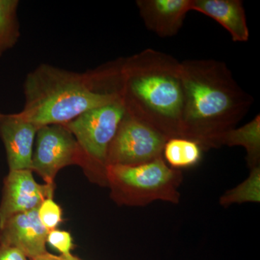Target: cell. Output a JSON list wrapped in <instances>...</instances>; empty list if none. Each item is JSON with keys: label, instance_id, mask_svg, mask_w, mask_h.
Listing matches in <instances>:
<instances>
[{"label": "cell", "instance_id": "cell-1", "mask_svg": "<svg viewBox=\"0 0 260 260\" xmlns=\"http://www.w3.org/2000/svg\"><path fill=\"white\" fill-rule=\"evenodd\" d=\"M181 77L184 95L181 137L194 140L203 151L218 148L219 138L247 114L253 98L222 61H181Z\"/></svg>", "mask_w": 260, "mask_h": 260}, {"label": "cell", "instance_id": "cell-2", "mask_svg": "<svg viewBox=\"0 0 260 260\" xmlns=\"http://www.w3.org/2000/svg\"><path fill=\"white\" fill-rule=\"evenodd\" d=\"M116 89L126 113L167 138L181 137V61L153 49L116 61Z\"/></svg>", "mask_w": 260, "mask_h": 260}, {"label": "cell", "instance_id": "cell-3", "mask_svg": "<svg viewBox=\"0 0 260 260\" xmlns=\"http://www.w3.org/2000/svg\"><path fill=\"white\" fill-rule=\"evenodd\" d=\"M23 92L25 105L18 114L39 128L67 124L89 110L121 102L105 67L75 73L42 64L27 75Z\"/></svg>", "mask_w": 260, "mask_h": 260}, {"label": "cell", "instance_id": "cell-4", "mask_svg": "<svg viewBox=\"0 0 260 260\" xmlns=\"http://www.w3.org/2000/svg\"><path fill=\"white\" fill-rule=\"evenodd\" d=\"M106 176L113 198L120 204L144 207L155 201H180L183 173L162 157L137 166H108Z\"/></svg>", "mask_w": 260, "mask_h": 260}, {"label": "cell", "instance_id": "cell-5", "mask_svg": "<svg viewBox=\"0 0 260 260\" xmlns=\"http://www.w3.org/2000/svg\"><path fill=\"white\" fill-rule=\"evenodd\" d=\"M125 115L124 104L117 102L89 110L64 124L90 162L94 179L102 184H107L108 150Z\"/></svg>", "mask_w": 260, "mask_h": 260}, {"label": "cell", "instance_id": "cell-6", "mask_svg": "<svg viewBox=\"0 0 260 260\" xmlns=\"http://www.w3.org/2000/svg\"><path fill=\"white\" fill-rule=\"evenodd\" d=\"M37 148L32 155V172L54 185L60 169L73 164H84L92 172L90 162L75 137L64 124L41 126L37 133Z\"/></svg>", "mask_w": 260, "mask_h": 260}, {"label": "cell", "instance_id": "cell-7", "mask_svg": "<svg viewBox=\"0 0 260 260\" xmlns=\"http://www.w3.org/2000/svg\"><path fill=\"white\" fill-rule=\"evenodd\" d=\"M169 138L158 130L126 114L113 139L108 166H137L162 157Z\"/></svg>", "mask_w": 260, "mask_h": 260}, {"label": "cell", "instance_id": "cell-8", "mask_svg": "<svg viewBox=\"0 0 260 260\" xmlns=\"http://www.w3.org/2000/svg\"><path fill=\"white\" fill-rule=\"evenodd\" d=\"M54 184H39L31 170L11 171L4 181L0 203V226L15 214L39 208L54 197Z\"/></svg>", "mask_w": 260, "mask_h": 260}, {"label": "cell", "instance_id": "cell-9", "mask_svg": "<svg viewBox=\"0 0 260 260\" xmlns=\"http://www.w3.org/2000/svg\"><path fill=\"white\" fill-rule=\"evenodd\" d=\"M38 210L15 214L0 226V245L15 248L34 259L47 252L49 232L41 223Z\"/></svg>", "mask_w": 260, "mask_h": 260}, {"label": "cell", "instance_id": "cell-10", "mask_svg": "<svg viewBox=\"0 0 260 260\" xmlns=\"http://www.w3.org/2000/svg\"><path fill=\"white\" fill-rule=\"evenodd\" d=\"M38 129L18 113H0V138L6 150L10 172L32 171V148Z\"/></svg>", "mask_w": 260, "mask_h": 260}, {"label": "cell", "instance_id": "cell-11", "mask_svg": "<svg viewBox=\"0 0 260 260\" xmlns=\"http://www.w3.org/2000/svg\"><path fill=\"white\" fill-rule=\"evenodd\" d=\"M192 0H138L145 26L160 38L174 37L182 28Z\"/></svg>", "mask_w": 260, "mask_h": 260}, {"label": "cell", "instance_id": "cell-12", "mask_svg": "<svg viewBox=\"0 0 260 260\" xmlns=\"http://www.w3.org/2000/svg\"><path fill=\"white\" fill-rule=\"evenodd\" d=\"M191 10L216 21L230 34L234 42H246L249 30L241 0H192Z\"/></svg>", "mask_w": 260, "mask_h": 260}, {"label": "cell", "instance_id": "cell-13", "mask_svg": "<svg viewBox=\"0 0 260 260\" xmlns=\"http://www.w3.org/2000/svg\"><path fill=\"white\" fill-rule=\"evenodd\" d=\"M222 146L243 147L246 150V164L249 169L260 167L259 114L244 125L225 132L217 144L218 148Z\"/></svg>", "mask_w": 260, "mask_h": 260}, {"label": "cell", "instance_id": "cell-14", "mask_svg": "<svg viewBox=\"0 0 260 260\" xmlns=\"http://www.w3.org/2000/svg\"><path fill=\"white\" fill-rule=\"evenodd\" d=\"M203 152V148L194 140L177 137L167 140L162 150V158L172 169L181 171L199 164Z\"/></svg>", "mask_w": 260, "mask_h": 260}, {"label": "cell", "instance_id": "cell-15", "mask_svg": "<svg viewBox=\"0 0 260 260\" xmlns=\"http://www.w3.org/2000/svg\"><path fill=\"white\" fill-rule=\"evenodd\" d=\"M18 0H0V56L12 49L20 37Z\"/></svg>", "mask_w": 260, "mask_h": 260}, {"label": "cell", "instance_id": "cell-16", "mask_svg": "<svg viewBox=\"0 0 260 260\" xmlns=\"http://www.w3.org/2000/svg\"><path fill=\"white\" fill-rule=\"evenodd\" d=\"M260 202V167L250 169L249 177L232 189L221 195L219 203L224 208L234 204L259 203Z\"/></svg>", "mask_w": 260, "mask_h": 260}, {"label": "cell", "instance_id": "cell-17", "mask_svg": "<svg viewBox=\"0 0 260 260\" xmlns=\"http://www.w3.org/2000/svg\"><path fill=\"white\" fill-rule=\"evenodd\" d=\"M39 220L48 232L54 230L62 221V211L60 206L56 204L53 198H47L38 210Z\"/></svg>", "mask_w": 260, "mask_h": 260}, {"label": "cell", "instance_id": "cell-18", "mask_svg": "<svg viewBox=\"0 0 260 260\" xmlns=\"http://www.w3.org/2000/svg\"><path fill=\"white\" fill-rule=\"evenodd\" d=\"M49 245L61 252V255H72L71 251L74 247L73 238L69 232L54 229L48 234L47 241Z\"/></svg>", "mask_w": 260, "mask_h": 260}, {"label": "cell", "instance_id": "cell-19", "mask_svg": "<svg viewBox=\"0 0 260 260\" xmlns=\"http://www.w3.org/2000/svg\"><path fill=\"white\" fill-rule=\"evenodd\" d=\"M21 251L10 246L0 245V260H27Z\"/></svg>", "mask_w": 260, "mask_h": 260}, {"label": "cell", "instance_id": "cell-20", "mask_svg": "<svg viewBox=\"0 0 260 260\" xmlns=\"http://www.w3.org/2000/svg\"><path fill=\"white\" fill-rule=\"evenodd\" d=\"M30 260H81L76 256H73V254L70 256L59 255L56 256L51 254L50 253L47 252L42 255L38 256L34 259Z\"/></svg>", "mask_w": 260, "mask_h": 260}, {"label": "cell", "instance_id": "cell-21", "mask_svg": "<svg viewBox=\"0 0 260 260\" xmlns=\"http://www.w3.org/2000/svg\"><path fill=\"white\" fill-rule=\"evenodd\" d=\"M27 260H30V259H27Z\"/></svg>", "mask_w": 260, "mask_h": 260}]
</instances>
